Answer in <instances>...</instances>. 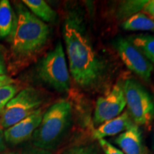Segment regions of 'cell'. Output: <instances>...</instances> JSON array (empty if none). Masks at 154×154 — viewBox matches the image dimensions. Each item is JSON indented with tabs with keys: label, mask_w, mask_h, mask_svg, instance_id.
Wrapping results in <instances>:
<instances>
[{
	"label": "cell",
	"mask_w": 154,
	"mask_h": 154,
	"mask_svg": "<svg viewBox=\"0 0 154 154\" xmlns=\"http://www.w3.org/2000/svg\"><path fill=\"white\" fill-rule=\"evenodd\" d=\"M62 32L72 78L80 87L93 88L101 81L104 67L84 32L82 19L70 14Z\"/></svg>",
	"instance_id": "cell-1"
},
{
	"label": "cell",
	"mask_w": 154,
	"mask_h": 154,
	"mask_svg": "<svg viewBox=\"0 0 154 154\" xmlns=\"http://www.w3.org/2000/svg\"><path fill=\"white\" fill-rule=\"evenodd\" d=\"M14 23L9 35L11 59L22 62L37 54L49 40L48 25L38 19L23 3L15 4Z\"/></svg>",
	"instance_id": "cell-2"
},
{
	"label": "cell",
	"mask_w": 154,
	"mask_h": 154,
	"mask_svg": "<svg viewBox=\"0 0 154 154\" xmlns=\"http://www.w3.org/2000/svg\"><path fill=\"white\" fill-rule=\"evenodd\" d=\"M72 119V106L65 99L56 102L44 113L39 126L32 136L34 146L52 150L66 134Z\"/></svg>",
	"instance_id": "cell-3"
},
{
	"label": "cell",
	"mask_w": 154,
	"mask_h": 154,
	"mask_svg": "<svg viewBox=\"0 0 154 154\" xmlns=\"http://www.w3.org/2000/svg\"><path fill=\"white\" fill-rule=\"evenodd\" d=\"M36 72L42 82L56 91H69L71 86L70 74L61 41L42 57Z\"/></svg>",
	"instance_id": "cell-4"
},
{
	"label": "cell",
	"mask_w": 154,
	"mask_h": 154,
	"mask_svg": "<svg viewBox=\"0 0 154 154\" xmlns=\"http://www.w3.org/2000/svg\"><path fill=\"white\" fill-rule=\"evenodd\" d=\"M128 113L137 126H150L154 120V101L146 88L134 79L124 82Z\"/></svg>",
	"instance_id": "cell-5"
},
{
	"label": "cell",
	"mask_w": 154,
	"mask_h": 154,
	"mask_svg": "<svg viewBox=\"0 0 154 154\" xmlns=\"http://www.w3.org/2000/svg\"><path fill=\"white\" fill-rule=\"evenodd\" d=\"M43 96L37 89L27 87L21 90L6 105L0 114V128L7 129L41 108Z\"/></svg>",
	"instance_id": "cell-6"
},
{
	"label": "cell",
	"mask_w": 154,
	"mask_h": 154,
	"mask_svg": "<svg viewBox=\"0 0 154 154\" xmlns=\"http://www.w3.org/2000/svg\"><path fill=\"white\" fill-rule=\"evenodd\" d=\"M113 44L127 68L143 81L149 82L153 70V63L127 38H117Z\"/></svg>",
	"instance_id": "cell-7"
},
{
	"label": "cell",
	"mask_w": 154,
	"mask_h": 154,
	"mask_svg": "<svg viewBox=\"0 0 154 154\" xmlns=\"http://www.w3.org/2000/svg\"><path fill=\"white\" fill-rule=\"evenodd\" d=\"M126 106L124 82H119L109 93L98 99L94 110V125L99 126L117 117L122 113Z\"/></svg>",
	"instance_id": "cell-8"
},
{
	"label": "cell",
	"mask_w": 154,
	"mask_h": 154,
	"mask_svg": "<svg viewBox=\"0 0 154 154\" xmlns=\"http://www.w3.org/2000/svg\"><path fill=\"white\" fill-rule=\"evenodd\" d=\"M43 115V110L40 108L28 117L6 129L4 131L5 141L12 145H17L32 138L41 123Z\"/></svg>",
	"instance_id": "cell-9"
},
{
	"label": "cell",
	"mask_w": 154,
	"mask_h": 154,
	"mask_svg": "<svg viewBox=\"0 0 154 154\" xmlns=\"http://www.w3.org/2000/svg\"><path fill=\"white\" fill-rule=\"evenodd\" d=\"M134 124L128 111H126L116 118L99 125L93 131L92 137L97 140L104 139L106 137L126 131Z\"/></svg>",
	"instance_id": "cell-10"
},
{
	"label": "cell",
	"mask_w": 154,
	"mask_h": 154,
	"mask_svg": "<svg viewBox=\"0 0 154 154\" xmlns=\"http://www.w3.org/2000/svg\"><path fill=\"white\" fill-rule=\"evenodd\" d=\"M114 142L125 154H143L141 132L137 125L119 134Z\"/></svg>",
	"instance_id": "cell-11"
},
{
	"label": "cell",
	"mask_w": 154,
	"mask_h": 154,
	"mask_svg": "<svg viewBox=\"0 0 154 154\" xmlns=\"http://www.w3.org/2000/svg\"><path fill=\"white\" fill-rule=\"evenodd\" d=\"M22 3L44 23H53L57 19V12L44 0H23Z\"/></svg>",
	"instance_id": "cell-12"
},
{
	"label": "cell",
	"mask_w": 154,
	"mask_h": 154,
	"mask_svg": "<svg viewBox=\"0 0 154 154\" xmlns=\"http://www.w3.org/2000/svg\"><path fill=\"white\" fill-rule=\"evenodd\" d=\"M127 39L137 48L150 62L154 63V35L134 34L128 36Z\"/></svg>",
	"instance_id": "cell-13"
},
{
	"label": "cell",
	"mask_w": 154,
	"mask_h": 154,
	"mask_svg": "<svg viewBox=\"0 0 154 154\" xmlns=\"http://www.w3.org/2000/svg\"><path fill=\"white\" fill-rule=\"evenodd\" d=\"M127 31H144L154 32V19L142 12L136 14L125 20L121 24Z\"/></svg>",
	"instance_id": "cell-14"
},
{
	"label": "cell",
	"mask_w": 154,
	"mask_h": 154,
	"mask_svg": "<svg viewBox=\"0 0 154 154\" xmlns=\"http://www.w3.org/2000/svg\"><path fill=\"white\" fill-rule=\"evenodd\" d=\"M14 9L8 0L0 1V39L8 37L14 23Z\"/></svg>",
	"instance_id": "cell-15"
},
{
	"label": "cell",
	"mask_w": 154,
	"mask_h": 154,
	"mask_svg": "<svg viewBox=\"0 0 154 154\" xmlns=\"http://www.w3.org/2000/svg\"><path fill=\"white\" fill-rule=\"evenodd\" d=\"M147 0H128L122 1L119 4L116 11V17L119 19L126 20L131 17L142 11Z\"/></svg>",
	"instance_id": "cell-16"
},
{
	"label": "cell",
	"mask_w": 154,
	"mask_h": 154,
	"mask_svg": "<svg viewBox=\"0 0 154 154\" xmlns=\"http://www.w3.org/2000/svg\"><path fill=\"white\" fill-rule=\"evenodd\" d=\"M19 92V87L17 84L0 86V111L2 112L6 105Z\"/></svg>",
	"instance_id": "cell-17"
},
{
	"label": "cell",
	"mask_w": 154,
	"mask_h": 154,
	"mask_svg": "<svg viewBox=\"0 0 154 154\" xmlns=\"http://www.w3.org/2000/svg\"><path fill=\"white\" fill-rule=\"evenodd\" d=\"M99 142L101 149L104 151L105 154H124L123 153V151L116 148L112 144L108 142L106 140L100 139L99 140Z\"/></svg>",
	"instance_id": "cell-18"
},
{
	"label": "cell",
	"mask_w": 154,
	"mask_h": 154,
	"mask_svg": "<svg viewBox=\"0 0 154 154\" xmlns=\"http://www.w3.org/2000/svg\"><path fill=\"white\" fill-rule=\"evenodd\" d=\"M142 11L143 12V14L154 19V0L147 1V2L142 9Z\"/></svg>",
	"instance_id": "cell-19"
},
{
	"label": "cell",
	"mask_w": 154,
	"mask_h": 154,
	"mask_svg": "<svg viewBox=\"0 0 154 154\" xmlns=\"http://www.w3.org/2000/svg\"><path fill=\"white\" fill-rule=\"evenodd\" d=\"M66 154H93L90 150L84 147L73 148L67 152Z\"/></svg>",
	"instance_id": "cell-20"
},
{
	"label": "cell",
	"mask_w": 154,
	"mask_h": 154,
	"mask_svg": "<svg viewBox=\"0 0 154 154\" xmlns=\"http://www.w3.org/2000/svg\"><path fill=\"white\" fill-rule=\"evenodd\" d=\"M17 81L7 75H0V86L8 85V84H16Z\"/></svg>",
	"instance_id": "cell-21"
},
{
	"label": "cell",
	"mask_w": 154,
	"mask_h": 154,
	"mask_svg": "<svg viewBox=\"0 0 154 154\" xmlns=\"http://www.w3.org/2000/svg\"><path fill=\"white\" fill-rule=\"evenodd\" d=\"M23 154H51L49 151L47 150H44L42 149H38V148H30L26 151H24Z\"/></svg>",
	"instance_id": "cell-22"
},
{
	"label": "cell",
	"mask_w": 154,
	"mask_h": 154,
	"mask_svg": "<svg viewBox=\"0 0 154 154\" xmlns=\"http://www.w3.org/2000/svg\"><path fill=\"white\" fill-rule=\"evenodd\" d=\"M5 138H4V131L0 128V152L5 149Z\"/></svg>",
	"instance_id": "cell-23"
},
{
	"label": "cell",
	"mask_w": 154,
	"mask_h": 154,
	"mask_svg": "<svg viewBox=\"0 0 154 154\" xmlns=\"http://www.w3.org/2000/svg\"><path fill=\"white\" fill-rule=\"evenodd\" d=\"M5 67L4 62L0 57V75H5Z\"/></svg>",
	"instance_id": "cell-24"
},
{
	"label": "cell",
	"mask_w": 154,
	"mask_h": 154,
	"mask_svg": "<svg viewBox=\"0 0 154 154\" xmlns=\"http://www.w3.org/2000/svg\"><path fill=\"white\" fill-rule=\"evenodd\" d=\"M153 148L154 150V131H153Z\"/></svg>",
	"instance_id": "cell-25"
},
{
	"label": "cell",
	"mask_w": 154,
	"mask_h": 154,
	"mask_svg": "<svg viewBox=\"0 0 154 154\" xmlns=\"http://www.w3.org/2000/svg\"><path fill=\"white\" fill-rule=\"evenodd\" d=\"M5 154H19L18 153H5Z\"/></svg>",
	"instance_id": "cell-26"
},
{
	"label": "cell",
	"mask_w": 154,
	"mask_h": 154,
	"mask_svg": "<svg viewBox=\"0 0 154 154\" xmlns=\"http://www.w3.org/2000/svg\"><path fill=\"white\" fill-rule=\"evenodd\" d=\"M1 113H2V111H0V114H1Z\"/></svg>",
	"instance_id": "cell-27"
}]
</instances>
